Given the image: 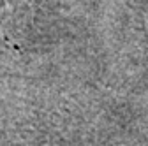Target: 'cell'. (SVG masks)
Here are the masks:
<instances>
[]
</instances>
